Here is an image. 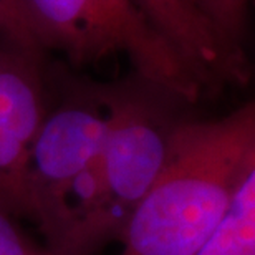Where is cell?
<instances>
[{"mask_svg":"<svg viewBox=\"0 0 255 255\" xmlns=\"http://www.w3.org/2000/svg\"><path fill=\"white\" fill-rule=\"evenodd\" d=\"M194 255H255V171L241 182L222 219Z\"/></svg>","mask_w":255,"mask_h":255,"instance_id":"7","label":"cell"},{"mask_svg":"<svg viewBox=\"0 0 255 255\" xmlns=\"http://www.w3.org/2000/svg\"><path fill=\"white\" fill-rule=\"evenodd\" d=\"M149 22L177 50L202 86L214 81L244 83L247 68L204 18L192 0H134Z\"/></svg>","mask_w":255,"mask_h":255,"instance_id":"6","label":"cell"},{"mask_svg":"<svg viewBox=\"0 0 255 255\" xmlns=\"http://www.w3.org/2000/svg\"><path fill=\"white\" fill-rule=\"evenodd\" d=\"M0 43L7 52L32 58L45 50L25 0H0Z\"/></svg>","mask_w":255,"mask_h":255,"instance_id":"8","label":"cell"},{"mask_svg":"<svg viewBox=\"0 0 255 255\" xmlns=\"http://www.w3.org/2000/svg\"><path fill=\"white\" fill-rule=\"evenodd\" d=\"M106 123L101 91L43 118L30 152L23 217L37 224L48 251L62 232L76 186L98 156Z\"/></svg>","mask_w":255,"mask_h":255,"instance_id":"4","label":"cell"},{"mask_svg":"<svg viewBox=\"0 0 255 255\" xmlns=\"http://www.w3.org/2000/svg\"><path fill=\"white\" fill-rule=\"evenodd\" d=\"M35 58L10 53L0 70V206L25 216V186L32 146L43 123Z\"/></svg>","mask_w":255,"mask_h":255,"instance_id":"5","label":"cell"},{"mask_svg":"<svg viewBox=\"0 0 255 255\" xmlns=\"http://www.w3.org/2000/svg\"><path fill=\"white\" fill-rule=\"evenodd\" d=\"M13 216L0 206V255H52L18 231Z\"/></svg>","mask_w":255,"mask_h":255,"instance_id":"10","label":"cell"},{"mask_svg":"<svg viewBox=\"0 0 255 255\" xmlns=\"http://www.w3.org/2000/svg\"><path fill=\"white\" fill-rule=\"evenodd\" d=\"M43 48H60L76 63L125 53L137 76L182 103L202 83L134 0H25Z\"/></svg>","mask_w":255,"mask_h":255,"instance_id":"3","label":"cell"},{"mask_svg":"<svg viewBox=\"0 0 255 255\" xmlns=\"http://www.w3.org/2000/svg\"><path fill=\"white\" fill-rule=\"evenodd\" d=\"M10 53H12V52H0V70H2L3 63L7 62V58H8Z\"/></svg>","mask_w":255,"mask_h":255,"instance_id":"11","label":"cell"},{"mask_svg":"<svg viewBox=\"0 0 255 255\" xmlns=\"http://www.w3.org/2000/svg\"><path fill=\"white\" fill-rule=\"evenodd\" d=\"M141 80V78H139ZM108 123L103 144L70 201L52 255H93L121 241L132 214L154 182L177 120V101L141 80L139 88L101 91Z\"/></svg>","mask_w":255,"mask_h":255,"instance_id":"2","label":"cell"},{"mask_svg":"<svg viewBox=\"0 0 255 255\" xmlns=\"http://www.w3.org/2000/svg\"><path fill=\"white\" fill-rule=\"evenodd\" d=\"M255 171L254 103L177 121L162 166L121 237V255H194Z\"/></svg>","mask_w":255,"mask_h":255,"instance_id":"1","label":"cell"},{"mask_svg":"<svg viewBox=\"0 0 255 255\" xmlns=\"http://www.w3.org/2000/svg\"><path fill=\"white\" fill-rule=\"evenodd\" d=\"M192 2L216 30V33L224 40V43L229 45L234 52L241 53V50L237 48V40L246 18L249 0H192Z\"/></svg>","mask_w":255,"mask_h":255,"instance_id":"9","label":"cell"}]
</instances>
